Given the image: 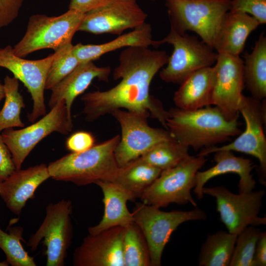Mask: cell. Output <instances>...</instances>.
I'll list each match as a JSON object with an SVG mask.
<instances>
[{
	"label": "cell",
	"instance_id": "obj_40",
	"mask_svg": "<svg viewBox=\"0 0 266 266\" xmlns=\"http://www.w3.org/2000/svg\"><path fill=\"white\" fill-rule=\"evenodd\" d=\"M9 266V264L6 260L4 261L0 262V266Z\"/></svg>",
	"mask_w": 266,
	"mask_h": 266
},
{
	"label": "cell",
	"instance_id": "obj_15",
	"mask_svg": "<svg viewBox=\"0 0 266 266\" xmlns=\"http://www.w3.org/2000/svg\"><path fill=\"white\" fill-rule=\"evenodd\" d=\"M137 0H110L85 14L78 31L93 34H120L145 23L147 14Z\"/></svg>",
	"mask_w": 266,
	"mask_h": 266
},
{
	"label": "cell",
	"instance_id": "obj_23",
	"mask_svg": "<svg viewBox=\"0 0 266 266\" xmlns=\"http://www.w3.org/2000/svg\"><path fill=\"white\" fill-rule=\"evenodd\" d=\"M215 76L214 67L208 66L188 77L174 94L173 101L176 107L193 110L212 105Z\"/></svg>",
	"mask_w": 266,
	"mask_h": 266
},
{
	"label": "cell",
	"instance_id": "obj_2",
	"mask_svg": "<svg viewBox=\"0 0 266 266\" xmlns=\"http://www.w3.org/2000/svg\"><path fill=\"white\" fill-rule=\"evenodd\" d=\"M168 113L166 130L177 142L196 151L224 142L241 132L238 118L228 120L215 106L193 110L172 108Z\"/></svg>",
	"mask_w": 266,
	"mask_h": 266
},
{
	"label": "cell",
	"instance_id": "obj_25",
	"mask_svg": "<svg viewBox=\"0 0 266 266\" xmlns=\"http://www.w3.org/2000/svg\"><path fill=\"white\" fill-rule=\"evenodd\" d=\"M244 86L251 97L262 100L266 98V36L263 32L252 51L244 56Z\"/></svg>",
	"mask_w": 266,
	"mask_h": 266
},
{
	"label": "cell",
	"instance_id": "obj_35",
	"mask_svg": "<svg viewBox=\"0 0 266 266\" xmlns=\"http://www.w3.org/2000/svg\"><path fill=\"white\" fill-rule=\"evenodd\" d=\"M93 135L85 131L76 132L66 139V146L72 153H79L86 151L95 145Z\"/></svg>",
	"mask_w": 266,
	"mask_h": 266
},
{
	"label": "cell",
	"instance_id": "obj_3",
	"mask_svg": "<svg viewBox=\"0 0 266 266\" xmlns=\"http://www.w3.org/2000/svg\"><path fill=\"white\" fill-rule=\"evenodd\" d=\"M120 138L116 135L86 151L71 152L50 163L47 167L50 178L77 186L110 180L119 167L114 151Z\"/></svg>",
	"mask_w": 266,
	"mask_h": 266
},
{
	"label": "cell",
	"instance_id": "obj_5",
	"mask_svg": "<svg viewBox=\"0 0 266 266\" xmlns=\"http://www.w3.org/2000/svg\"><path fill=\"white\" fill-rule=\"evenodd\" d=\"M84 15L68 9L58 16L39 14L32 15L24 35L13 47L14 54L24 58L41 49H51L55 51L71 42Z\"/></svg>",
	"mask_w": 266,
	"mask_h": 266
},
{
	"label": "cell",
	"instance_id": "obj_20",
	"mask_svg": "<svg viewBox=\"0 0 266 266\" xmlns=\"http://www.w3.org/2000/svg\"><path fill=\"white\" fill-rule=\"evenodd\" d=\"M214 159L216 162L214 166L204 171H198L196 174L194 192L198 199L203 197L202 189L207 181L226 173H235L239 176V193L254 189L256 182L251 174L254 166L251 160L235 156L232 151L228 150L215 152Z\"/></svg>",
	"mask_w": 266,
	"mask_h": 266
},
{
	"label": "cell",
	"instance_id": "obj_9",
	"mask_svg": "<svg viewBox=\"0 0 266 266\" xmlns=\"http://www.w3.org/2000/svg\"><path fill=\"white\" fill-rule=\"evenodd\" d=\"M266 100H260L242 95L238 112L245 122L244 131L233 142L220 147L202 149L197 155L205 156L216 151L228 150L251 155L259 162V181L266 185V138L264 125L266 119Z\"/></svg>",
	"mask_w": 266,
	"mask_h": 266
},
{
	"label": "cell",
	"instance_id": "obj_24",
	"mask_svg": "<svg viewBox=\"0 0 266 266\" xmlns=\"http://www.w3.org/2000/svg\"><path fill=\"white\" fill-rule=\"evenodd\" d=\"M152 29L150 24L144 23L132 31L116 38L100 44H83L79 43L73 47V52L79 63L93 62L103 55L124 47L154 46Z\"/></svg>",
	"mask_w": 266,
	"mask_h": 266
},
{
	"label": "cell",
	"instance_id": "obj_1",
	"mask_svg": "<svg viewBox=\"0 0 266 266\" xmlns=\"http://www.w3.org/2000/svg\"><path fill=\"white\" fill-rule=\"evenodd\" d=\"M168 57L164 50L148 47H129L123 50L113 73V79L120 81L109 90L89 92L82 96L86 121L93 122L121 109L151 116L166 130L168 111L150 95V87L155 75L167 64Z\"/></svg>",
	"mask_w": 266,
	"mask_h": 266
},
{
	"label": "cell",
	"instance_id": "obj_27",
	"mask_svg": "<svg viewBox=\"0 0 266 266\" xmlns=\"http://www.w3.org/2000/svg\"><path fill=\"white\" fill-rule=\"evenodd\" d=\"M237 234L223 231L209 234L198 258L200 266H229Z\"/></svg>",
	"mask_w": 266,
	"mask_h": 266
},
{
	"label": "cell",
	"instance_id": "obj_31",
	"mask_svg": "<svg viewBox=\"0 0 266 266\" xmlns=\"http://www.w3.org/2000/svg\"><path fill=\"white\" fill-rule=\"evenodd\" d=\"M24 230L22 227L10 228L8 233L0 227V248L6 256V261L12 266H36L34 258L23 247Z\"/></svg>",
	"mask_w": 266,
	"mask_h": 266
},
{
	"label": "cell",
	"instance_id": "obj_7",
	"mask_svg": "<svg viewBox=\"0 0 266 266\" xmlns=\"http://www.w3.org/2000/svg\"><path fill=\"white\" fill-rule=\"evenodd\" d=\"M164 43L173 46L166 66L159 72L160 78L166 83L180 84L195 71L212 66L216 62L218 53L195 35L181 34L170 28L166 37L155 40L154 47Z\"/></svg>",
	"mask_w": 266,
	"mask_h": 266
},
{
	"label": "cell",
	"instance_id": "obj_11",
	"mask_svg": "<svg viewBox=\"0 0 266 266\" xmlns=\"http://www.w3.org/2000/svg\"><path fill=\"white\" fill-rule=\"evenodd\" d=\"M73 126L71 114L64 101L61 100L32 125L19 130L5 129L1 135L11 154L16 169H19L29 154L43 138L54 132L67 134Z\"/></svg>",
	"mask_w": 266,
	"mask_h": 266
},
{
	"label": "cell",
	"instance_id": "obj_26",
	"mask_svg": "<svg viewBox=\"0 0 266 266\" xmlns=\"http://www.w3.org/2000/svg\"><path fill=\"white\" fill-rule=\"evenodd\" d=\"M162 170L138 158L119 167L109 181L130 193L136 199L158 177Z\"/></svg>",
	"mask_w": 266,
	"mask_h": 266
},
{
	"label": "cell",
	"instance_id": "obj_21",
	"mask_svg": "<svg viewBox=\"0 0 266 266\" xmlns=\"http://www.w3.org/2000/svg\"><path fill=\"white\" fill-rule=\"evenodd\" d=\"M95 184L103 193L104 213L99 224L88 228L89 233H96L116 226L125 227L133 222V214L127 206L128 201L135 200L130 193L109 181L99 180Z\"/></svg>",
	"mask_w": 266,
	"mask_h": 266
},
{
	"label": "cell",
	"instance_id": "obj_18",
	"mask_svg": "<svg viewBox=\"0 0 266 266\" xmlns=\"http://www.w3.org/2000/svg\"><path fill=\"white\" fill-rule=\"evenodd\" d=\"M49 178L47 166L44 164L15 169L0 182V197L10 211L19 216L37 188Z\"/></svg>",
	"mask_w": 266,
	"mask_h": 266
},
{
	"label": "cell",
	"instance_id": "obj_39",
	"mask_svg": "<svg viewBox=\"0 0 266 266\" xmlns=\"http://www.w3.org/2000/svg\"><path fill=\"white\" fill-rule=\"evenodd\" d=\"M4 96L3 84L1 83L0 80V102L3 98H4Z\"/></svg>",
	"mask_w": 266,
	"mask_h": 266
},
{
	"label": "cell",
	"instance_id": "obj_13",
	"mask_svg": "<svg viewBox=\"0 0 266 266\" xmlns=\"http://www.w3.org/2000/svg\"><path fill=\"white\" fill-rule=\"evenodd\" d=\"M110 114L121 127V135L114 151L119 167L140 157L156 144L173 138L167 130L150 127L145 115L121 109Z\"/></svg>",
	"mask_w": 266,
	"mask_h": 266
},
{
	"label": "cell",
	"instance_id": "obj_22",
	"mask_svg": "<svg viewBox=\"0 0 266 266\" xmlns=\"http://www.w3.org/2000/svg\"><path fill=\"white\" fill-rule=\"evenodd\" d=\"M260 25L255 18L248 14L229 11L221 23L214 49L217 53L239 56L249 34Z\"/></svg>",
	"mask_w": 266,
	"mask_h": 266
},
{
	"label": "cell",
	"instance_id": "obj_30",
	"mask_svg": "<svg viewBox=\"0 0 266 266\" xmlns=\"http://www.w3.org/2000/svg\"><path fill=\"white\" fill-rule=\"evenodd\" d=\"M3 84L5 100L0 110V132L9 128L24 127L20 113L25 104L19 92V80L14 76L6 75Z\"/></svg>",
	"mask_w": 266,
	"mask_h": 266
},
{
	"label": "cell",
	"instance_id": "obj_10",
	"mask_svg": "<svg viewBox=\"0 0 266 266\" xmlns=\"http://www.w3.org/2000/svg\"><path fill=\"white\" fill-rule=\"evenodd\" d=\"M72 209L71 201L65 199L48 204L42 223L28 240L27 245L34 251L43 240L46 248V266L65 265L73 237Z\"/></svg>",
	"mask_w": 266,
	"mask_h": 266
},
{
	"label": "cell",
	"instance_id": "obj_37",
	"mask_svg": "<svg viewBox=\"0 0 266 266\" xmlns=\"http://www.w3.org/2000/svg\"><path fill=\"white\" fill-rule=\"evenodd\" d=\"M110 0H70L68 9L85 14L87 12L103 6Z\"/></svg>",
	"mask_w": 266,
	"mask_h": 266
},
{
	"label": "cell",
	"instance_id": "obj_8",
	"mask_svg": "<svg viewBox=\"0 0 266 266\" xmlns=\"http://www.w3.org/2000/svg\"><path fill=\"white\" fill-rule=\"evenodd\" d=\"M206 162L205 156H190L176 166L162 170L139 198L143 203L158 208L172 203L179 205L190 203L197 207L191 190L196 185L197 172Z\"/></svg>",
	"mask_w": 266,
	"mask_h": 266
},
{
	"label": "cell",
	"instance_id": "obj_34",
	"mask_svg": "<svg viewBox=\"0 0 266 266\" xmlns=\"http://www.w3.org/2000/svg\"><path fill=\"white\" fill-rule=\"evenodd\" d=\"M230 11L248 14L260 24L266 23V0H231Z\"/></svg>",
	"mask_w": 266,
	"mask_h": 266
},
{
	"label": "cell",
	"instance_id": "obj_19",
	"mask_svg": "<svg viewBox=\"0 0 266 266\" xmlns=\"http://www.w3.org/2000/svg\"><path fill=\"white\" fill-rule=\"evenodd\" d=\"M111 70L109 66L99 67L93 62L80 63L51 90L48 106L53 107L59 101L64 100L68 112L74 100L83 94L95 79L108 82Z\"/></svg>",
	"mask_w": 266,
	"mask_h": 266
},
{
	"label": "cell",
	"instance_id": "obj_17",
	"mask_svg": "<svg viewBox=\"0 0 266 266\" xmlns=\"http://www.w3.org/2000/svg\"><path fill=\"white\" fill-rule=\"evenodd\" d=\"M125 227L116 226L89 233L73 254L74 266H124Z\"/></svg>",
	"mask_w": 266,
	"mask_h": 266
},
{
	"label": "cell",
	"instance_id": "obj_38",
	"mask_svg": "<svg viewBox=\"0 0 266 266\" xmlns=\"http://www.w3.org/2000/svg\"><path fill=\"white\" fill-rule=\"evenodd\" d=\"M254 266H266V233L262 232L257 241L254 257Z\"/></svg>",
	"mask_w": 266,
	"mask_h": 266
},
{
	"label": "cell",
	"instance_id": "obj_29",
	"mask_svg": "<svg viewBox=\"0 0 266 266\" xmlns=\"http://www.w3.org/2000/svg\"><path fill=\"white\" fill-rule=\"evenodd\" d=\"M123 257L124 266H151L147 242L141 230L134 222L125 227Z\"/></svg>",
	"mask_w": 266,
	"mask_h": 266
},
{
	"label": "cell",
	"instance_id": "obj_36",
	"mask_svg": "<svg viewBox=\"0 0 266 266\" xmlns=\"http://www.w3.org/2000/svg\"><path fill=\"white\" fill-rule=\"evenodd\" d=\"M15 169L11 154L0 133V182L5 179Z\"/></svg>",
	"mask_w": 266,
	"mask_h": 266
},
{
	"label": "cell",
	"instance_id": "obj_12",
	"mask_svg": "<svg viewBox=\"0 0 266 266\" xmlns=\"http://www.w3.org/2000/svg\"><path fill=\"white\" fill-rule=\"evenodd\" d=\"M204 194L215 199L216 210L228 232L238 234L249 226L266 224V218L259 216L264 189L234 194L224 186L204 187Z\"/></svg>",
	"mask_w": 266,
	"mask_h": 266
},
{
	"label": "cell",
	"instance_id": "obj_16",
	"mask_svg": "<svg viewBox=\"0 0 266 266\" xmlns=\"http://www.w3.org/2000/svg\"><path fill=\"white\" fill-rule=\"evenodd\" d=\"M215 63L212 105L217 106L228 120L238 118L244 87L243 61L239 56L219 52Z\"/></svg>",
	"mask_w": 266,
	"mask_h": 266
},
{
	"label": "cell",
	"instance_id": "obj_32",
	"mask_svg": "<svg viewBox=\"0 0 266 266\" xmlns=\"http://www.w3.org/2000/svg\"><path fill=\"white\" fill-rule=\"evenodd\" d=\"M73 47L69 42L55 51L46 78L45 90H51L80 64L73 53Z\"/></svg>",
	"mask_w": 266,
	"mask_h": 266
},
{
	"label": "cell",
	"instance_id": "obj_33",
	"mask_svg": "<svg viewBox=\"0 0 266 266\" xmlns=\"http://www.w3.org/2000/svg\"><path fill=\"white\" fill-rule=\"evenodd\" d=\"M262 232L249 226L237 235L229 266H254V257Z\"/></svg>",
	"mask_w": 266,
	"mask_h": 266
},
{
	"label": "cell",
	"instance_id": "obj_28",
	"mask_svg": "<svg viewBox=\"0 0 266 266\" xmlns=\"http://www.w3.org/2000/svg\"><path fill=\"white\" fill-rule=\"evenodd\" d=\"M190 156L189 147L173 137L156 144L139 158L162 171L176 166Z\"/></svg>",
	"mask_w": 266,
	"mask_h": 266
},
{
	"label": "cell",
	"instance_id": "obj_14",
	"mask_svg": "<svg viewBox=\"0 0 266 266\" xmlns=\"http://www.w3.org/2000/svg\"><path fill=\"white\" fill-rule=\"evenodd\" d=\"M54 57V53L42 59L29 60L15 55L10 45L0 48V67L11 72L31 95L33 108L28 116V121L31 123L46 114L44 93L48 72Z\"/></svg>",
	"mask_w": 266,
	"mask_h": 266
},
{
	"label": "cell",
	"instance_id": "obj_41",
	"mask_svg": "<svg viewBox=\"0 0 266 266\" xmlns=\"http://www.w3.org/2000/svg\"><path fill=\"white\" fill-rule=\"evenodd\" d=\"M152 0V1H155V0Z\"/></svg>",
	"mask_w": 266,
	"mask_h": 266
},
{
	"label": "cell",
	"instance_id": "obj_4",
	"mask_svg": "<svg viewBox=\"0 0 266 266\" xmlns=\"http://www.w3.org/2000/svg\"><path fill=\"white\" fill-rule=\"evenodd\" d=\"M170 28L184 34L196 33L214 49L221 23L230 11L231 0H164Z\"/></svg>",
	"mask_w": 266,
	"mask_h": 266
},
{
	"label": "cell",
	"instance_id": "obj_6",
	"mask_svg": "<svg viewBox=\"0 0 266 266\" xmlns=\"http://www.w3.org/2000/svg\"><path fill=\"white\" fill-rule=\"evenodd\" d=\"M133 222L143 233L149 248L151 266H160L164 249L172 233L181 224L190 221L205 220L202 209L164 211L160 208L141 202L136 203L133 212Z\"/></svg>",
	"mask_w": 266,
	"mask_h": 266
}]
</instances>
